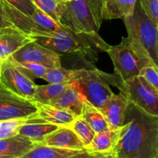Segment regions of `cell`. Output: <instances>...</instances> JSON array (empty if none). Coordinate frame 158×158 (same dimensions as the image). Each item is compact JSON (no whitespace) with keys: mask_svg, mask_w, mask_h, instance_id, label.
<instances>
[{"mask_svg":"<svg viewBox=\"0 0 158 158\" xmlns=\"http://www.w3.org/2000/svg\"><path fill=\"white\" fill-rule=\"evenodd\" d=\"M114 153L117 158H157L158 116L130 102Z\"/></svg>","mask_w":158,"mask_h":158,"instance_id":"6da1fadb","label":"cell"},{"mask_svg":"<svg viewBox=\"0 0 158 158\" xmlns=\"http://www.w3.org/2000/svg\"><path fill=\"white\" fill-rule=\"evenodd\" d=\"M31 36L35 42L60 56L72 54L92 68L98 61L99 53L106 52L110 46L98 32H76L64 26L56 32Z\"/></svg>","mask_w":158,"mask_h":158,"instance_id":"7a4b0ae2","label":"cell"},{"mask_svg":"<svg viewBox=\"0 0 158 158\" xmlns=\"http://www.w3.org/2000/svg\"><path fill=\"white\" fill-rule=\"evenodd\" d=\"M123 19L131 46L148 64L158 69L157 25L143 12L138 0L134 13Z\"/></svg>","mask_w":158,"mask_h":158,"instance_id":"3957f363","label":"cell"},{"mask_svg":"<svg viewBox=\"0 0 158 158\" xmlns=\"http://www.w3.org/2000/svg\"><path fill=\"white\" fill-rule=\"evenodd\" d=\"M74 82L84 100L99 110L115 94L112 86L121 91L124 83L116 73H107L96 67L81 69Z\"/></svg>","mask_w":158,"mask_h":158,"instance_id":"277c9868","label":"cell"},{"mask_svg":"<svg viewBox=\"0 0 158 158\" xmlns=\"http://www.w3.org/2000/svg\"><path fill=\"white\" fill-rule=\"evenodd\" d=\"M102 0H74L66 2L60 24L76 32H98L103 23Z\"/></svg>","mask_w":158,"mask_h":158,"instance_id":"5b68a950","label":"cell"},{"mask_svg":"<svg viewBox=\"0 0 158 158\" xmlns=\"http://www.w3.org/2000/svg\"><path fill=\"white\" fill-rule=\"evenodd\" d=\"M6 16L12 25L30 35H41L43 32H56L63 25L56 23L43 11L36 8L32 15L22 12L6 0H0Z\"/></svg>","mask_w":158,"mask_h":158,"instance_id":"8992f818","label":"cell"},{"mask_svg":"<svg viewBox=\"0 0 158 158\" xmlns=\"http://www.w3.org/2000/svg\"><path fill=\"white\" fill-rule=\"evenodd\" d=\"M106 52L112 60L115 73L123 82L140 75L142 68L148 64L131 46L127 37H123L116 46H110Z\"/></svg>","mask_w":158,"mask_h":158,"instance_id":"52a82bcc","label":"cell"},{"mask_svg":"<svg viewBox=\"0 0 158 158\" xmlns=\"http://www.w3.org/2000/svg\"><path fill=\"white\" fill-rule=\"evenodd\" d=\"M123 92L131 103L148 114L158 116V93L140 76L123 83Z\"/></svg>","mask_w":158,"mask_h":158,"instance_id":"ba28073f","label":"cell"},{"mask_svg":"<svg viewBox=\"0 0 158 158\" xmlns=\"http://www.w3.org/2000/svg\"><path fill=\"white\" fill-rule=\"evenodd\" d=\"M0 83L17 95L32 101L36 84L8 58L0 63Z\"/></svg>","mask_w":158,"mask_h":158,"instance_id":"9c48e42d","label":"cell"},{"mask_svg":"<svg viewBox=\"0 0 158 158\" xmlns=\"http://www.w3.org/2000/svg\"><path fill=\"white\" fill-rule=\"evenodd\" d=\"M36 110L33 101L14 94L0 83V120L27 119Z\"/></svg>","mask_w":158,"mask_h":158,"instance_id":"30bf717a","label":"cell"},{"mask_svg":"<svg viewBox=\"0 0 158 158\" xmlns=\"http://www.w3.org/2000/svg\"><path fill=\"white\" fill-rule=\"evenodd\" d=\"M10 57L14 61L39 63L48 68L61 66L60 54L42 46L35 40L22 46Z\"/></svg>","mask_w":158,"mask_h":158,"instance_id":"8fae6325","label":"cell"},{"mask_svg":"<svg viewBox=\"0 0 158 158\" xmlns=\"http://www.w3.org/2000/svg\"><path fill=\"white\" fill-rule=\"evenodd\" d=\"M34 103L37 110L26 119L27 121L52 123L58 127H68L77 117L75 114L66 110L37 102H34Z\"/></svg>","mask_w":158,"mask_h":158,"instance_id":"7c38bea8","label":"cell"},{"mask_svg":"<svg viewBox=\"0 0 158 158\" xmlns=\"http://www.w3.org/2000/svg\"><path fill=\"white\" fill-rule=\"evenodd\" d=\"M32 40L33 38L30 35L15 26L0 29V63Z\"/></svg>","mask_w":158,"mask_h":158,"instance_id":"4fadbf2b","label":"cell"},{"mask_svg":"<svg viewBox=\"0 0 158 158\" xmlns=\"http://www.w3.org/2000/svg\"><path fill=\"white\" fill-rule=\"evenodd\" d=\"M130 101L127 97L120 91L114 94L106 104L100 109L110 129H118L123 125L127 108Z\"/></svg>","mask_w":158,"mask_h":158,"instance_id":"5bb4252c","label":"cell"},{"mask_svg":"<svg viewBox=\"0 0 158 158\" xmlns=\"http://www.w3.org/2000/svg\"><path fill=\"white\" fill-rule=\"evenodd\" d=\"M40 144L62 149L84 151V145L80 139L68 127H60L57 128L46 135Z\"/></svg>","mask_w":158,"mask_h":158,"instance_id":"9a60e30c","label":"cell"},{"mask_svg":"<svg viewBox=\"0 0 158 158\" xmlns=\"http://www.w3.org/2000/svg\"><path fill=\"white\" fill-rule=\"evenodd\" d=\"M83 103L84 99L73 81L62 95L49 102V104L60 109L66 110L79 117L81 114Z\"/></svg>","mask_w":158,"mask_h":158,"instance_id":"2e32d148","label":"cell"},{"mask_svg":"<svg viewBox=\"0 0 158 158\" xmlns=\"http://www.w3.org/2000/svg\"><path fill=\"white\" fill-rule=\"evenodd\" d=\"M121 127L114 130L109 128L96 133L91 143L84 150L94 154L114 152L120 139Z\"/></svg>","mask_w":158,"mask_h":158,"instance_id":"e0dca14e","label":"cell"},{"mask_svg":"<svg viewBox=\"0 0 158 158\" xmlns=\"http://www.w3.org/2000/svg\"><path fill=\"white\" fill-rule=\"evenodd\" d=\"M137 0H102L103 19H123L134 12Z\"/></svg>","mask_w":158,"mask_h":158,"instance_id":"ac0fdd59","label":"cell"},{"mask_svg":"<svg viewBox=\"0 0 158 158\" xmlns=\"http://www.w3.org/2000/svg\"><path fill=\"white\" fill-rule=\"evenodd\" d=\"M35 143L24 136L16 134L0 140V155L21 157L30 151Z\"/></svg>","mask_w":158,"mask_h":158,"instance_id":"d6986e66","label":"cell"},{"mask_svg":"<svg viewBox=\"0 0 158 158\" xmlns=\"http://www.w3.org/2000/svg\"><path fill=\"white\" fill-rule=\"evenodd\" d=\"M60 127L52 123L31 122L26 120L18 131V134L27 137L35 143H41L44 137Z\"/></svg>","mask_w":158,"mask_h":158,"instance_id":"ffe728a7","label":"cell"},{"mask_svg":"<svg viewBox=\"0 0 158 158\" xmlns=\"http://www.w3.org/2000/svg\"><path fill=\"white\" fill-rule=\"evenodd\" d=\"M72 82L63 83H48V85H36L32 101L43 104H49L63 94Z\"/></svg>","mask_w":158,"mask_h":158,"instance_id":"44dd1931","label":"cell"},{"mask_svg":"<svg viewBox=\"0 0 158 158\" xmlns=\"http://www.w3.org/2000/svg\"><path fill=\"white\" fill-rule=\"evenodd\" d=\"M77 152H79V151L62 149L35 143L30 151L19 158H66Z\"/></svg>","mask_w":158,"mask_h":158,"instance_id":"7402d4cb","label":"cell"},{"mask_svg":"<svg viewBox=\"0 0 158 158\" xmlns=\"http://www.w3.org/2000/svg\"><path fill=\"white\" fill-rule=\"evenodd\" d=\"M80 117L89 125L95 133L109 129L106 119L104 118L101 111L86 100H84Z\"/></svg>","mask_w":158,"mask_h":158,"instance_id":"603a6c76","label":"cell"},{"mask_svg":"<svg viewBox=\"0 0 158 158\" xmlns=\"http://www.w3.org/2000/svg\"><path fill=\"white\" fill-rule=\"evenodd\" d=\"M32 2L35 7L60 24V20L66 7V2L62 0H32Z\"/></svg>","mask_w":158,"mask_h":158,"instance_id":"cb8c5ba5","label":"cell"},{"mask_svg":"<svg viewBox=\"0 0 158 158\" xmlns=\"http://www.w3.org/2000/svg\"><path fill=\"white\" fill-rule=\"evenodd\" d=\"M81 69H69L62 66L50 68L43 80L48 83H63L73 82L80 74Z\"/></svg>","mask_w":158,"mask_h":158,"instance_id":"d4e9b609","label":"cell"},{"mask_svg":"<svg viewBox=\"0 0 158 158\" xmlns=\"http://www.w3.org/2000/svg\"><path fill=\"white\" fill-rule=\"evenodd\" d=\"M68 127L70 128L78 136L84 145V148L91 143L96 134L89 125L80 116L76 117L75 120L68 126Z\"/></svg>","mask_w":158,"mask_h":158,"instance_id":"484cf974","label":"cell"},{"mask_svg":"<svg viewBox=\"0 0 158 158\" xmlns=\"http://www.w3.org/2000/svg\"><path fill=\"white\" fill-rule=\"evenodd\" d=\"M9 58L24 75L32 80H33L34 79H43L48 70L50 69L39 63H29V62H16L14 61L11 57Z\"/></svg>","mask_w":158,"mask_h":158,"instance_id":"4316f807","label":"cell"},{"mask_svg":"<svg viewBox=\"0 0 158 158\" xmlns=\"http://www.w3.org/2000/svg\"><path fill=\"white\" fill-rule=\"evenodd\" d=\"M26 121V119L0 120V140L18 134L19 129Z\"/></svg>","mask_w":158,"mask_h":158,"instance_id":"83f0119b","label":"cell"},{"mask_svg":"<svg viewBox=\"0 0 158 158\" xmlns=\"http://www.w3.org/2000/svg\"><path fill=\"white\" fill-rule=\"evenodd\" d=\"M140 77L158 93V69L152 64H148L140 70Z\"/></svg>","mask_w":158,"mask_h":158,"instance_id":"f1b7e54d","label":"cell"},{"mask_svg":"<svg viewBox=\"0 0 158 158\" xmlns=\"http://www.w3.org/2000/svg\"><path fill=\"white\" fill-rule=\"evenodd\" d=\"M146 15L158 26V0H139Z\"/></svg>","mask_w":158,"mask_h":158,"instance_id":"f546056e","label":"cell"},{"mask_svg":"<svg viewBox=\"0 0 158 158\" xmlns=\"http://www.w3.org/2000/svg\"><path fill=\"white\" fill-rule=\"evenodd\" d=\"M6 1L28 15H32L36 9L32 0H6Z\"/></svg>","mask_w":158,"mask_h":158,"instance_id":"4dcf8cb0","label":"cell"},{"mask_svg":"<svg viewBox=\"0 0 158 158\" xmlns=\"http://www.w3.org/2000/svg\"><path fill=\"white\" fill-rule=\"evenodd\" d=\"M9 26H12V23L9 21L7 17L6 16V14H5L4 10H3L2 9V6L1 2H0V29L5 27H9Z\"/></svg>","mask_w":158,"mask_h":158,"instance_id":"1f68e13d","label":"cell"},{"mask_svg":"<svg viewBox=\"0 0 158 158\" xmlns=\"http://www.w3.org/2000/svg\"><path fill=\"white\" fill-rule=\"evenodd\" d=\"M97 156V154H94V153H89L86 151V150L84 151H79V152L76 153L75 154L69 156V157L66 158H95Z\"/></svg>","mask_w":158,"mask_h":158,"instance_id":"d6a6232c","label":"cell"},{"mask_svg":"<svg viewBox=\"0 0 158 158\" xmlns=\"http://www.w3.org/2000/svg\"><path fill=\"white\" fill-rule=\"evenodd\" d=\"M95 158H117L114 152L110 153H102V154H97Z\"/></svg>","mask_w":158,"mask_h":158,"instance_id":"836d02e7","label":"cell"},{"mask_svg":"<svg viewBox=\"0 0 158 158\" xmlns=\"http://www.w3.org/2000/svg\"><path fill=\"white\" fill-rule=\"evenodd\" d=\"M0 158H16V157H9V156H2V155H0Z\"/></svg>","mask_w":158,"mask_h":158,"instance_id":"e575fe53","label":"cell"},{"mask_svg":"<svg viewBox=\"0 0 158 158\" xmlns=\"http://www.w3.org/2000/svg\"><path fill=\"white\" fill-rule=\"evenodd\" d=\"M62 1L65 2H71V1H74V0H62Z\"/></svg>","mask_w":158,"mask_h":158,"instance_id":"d590c367","label":"cell"},{"mask_svg":"<svg viewBox=\"0 0 158 158\" xmlns=\"http://www.w3.org/2000/svg\"><path fill=\"white\" fill-rule=\"evenodd\" d=\"M157 158H158V154H157Z\"/></svg>","mask_w":158,"mask_h":158,"instance_id":"8d00e7d4","label":"cell"},{"mask_svg":"<svg viewBox=\"0 0 158 158\" xmlns=\"http://www.w3.org/2000/svg\"><path fill=\"white\" fill-rule=\"evenodd\" d=\"M157 29H158V26H157Z\"/></svg>","mask_w":158,"mask_h":158,"instance_id":"74e56055","label":"cell"}]
</instances>
